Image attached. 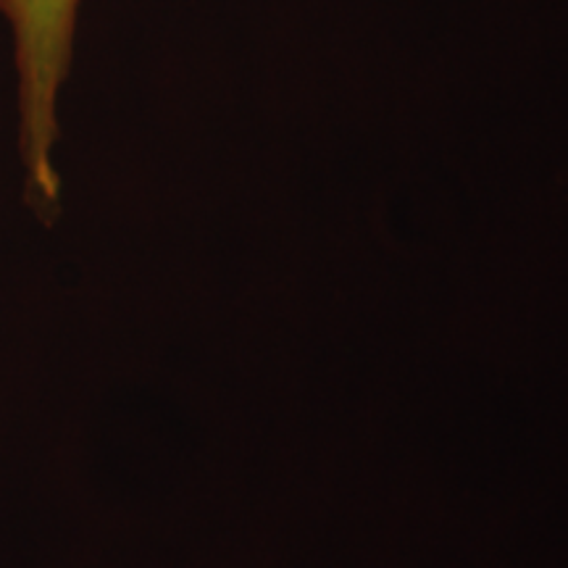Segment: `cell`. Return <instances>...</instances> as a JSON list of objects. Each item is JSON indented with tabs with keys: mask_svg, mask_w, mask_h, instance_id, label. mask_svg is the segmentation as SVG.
<instances>
[{
	"mask_svg": "<svg viewBox=\"0 0 568 568\" xmlns=\"http://www.w3.org/2000/svg\"><path fill=\"white\" fill-rule=\"evenodd\" d=\"M80 0H3L17 48L19 148L42 203L59 197L53 148L59 140V95L67 82Z\"/></svg>",
	"mask_w": 568,
	"mask_h": 568,
	"instance_id": "obj_1",
	"label": "cell"
},
{
	"mask_svg": "<svg viewBox=\"0 0 568 568\" xmlns=\"http://www.w3.org/2000/svg\"><path fill=\"white\" fill-rule=\"evenodd\" d=\"M0 9H3V0H0Z\"/></svg>",
	"mask_w": 568,
	"mask_h": 568,
	"instance_id": "obj_2",
	"label": "cell"
}]
</instances>
